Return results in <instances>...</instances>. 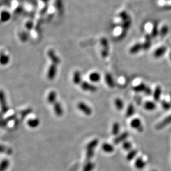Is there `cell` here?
<instances>
[{
  "label": "cell",
  "mask_w": 171,
  "mask_h": 171,
  "mask_svg": "<svg viewBox=\"0 0 171 171\" xmlns=\"http://www.w3.org/2000/svg\"><path fill=\"white\" fill-rule=\"evenodd\" d=\"M94 165L91 162H89L84 167L83 171H92L94 169Z\"/></svg>",
  "instance_id": "e575fe53"
},
{
  "label": "cell",
  "mask_w": 171,
  "mask_h": 171,
  "mask_svg": "<svg viewBox=\"0 0 171 171\" xmlns=\"http://www.w3.org/2000/svg\"><path fill=\"white\" fill-rule=\"evenodd\" d=\"M146 165L145 162L143 161V160L142 159V158H138L136 159L135 162V166L138 169H143Z\"/></svg>",
  "instance_id": "603a6c76"
},
{
  "label": "cell",
  "mask_w": 171,
  "mask_h": 171,
  "mask_svg": "<svg viewBox=\"0 0 171 171\" xmlns=\"http://www.w3.org/2000/svg\"><path fill=\"white\" fill-rule=\"evenodd\" d=\"M123 147L126 150H129L131 148V143L129 142H124L123 144Z\"/></svg>",
  "instance_id": "74e56055"
},
{
  "label": "cell",
  "mask_w": 171,
  "mask_h": 171,
  "mask_svg": "<svg viewBox=\"0 0 171 171\" xmlns=\"http://www.w3.org/2000/svg\"><path fill=\"white\" fill-rule=\"evenodd\" d=\"M170 123H171V115H170L168 116H167L162 121L159 123V124L156 126V129L157 130L162 129L164 127L167 126L168 124H170Z\"/></svg>",
  "instance_id": "8fae6325"
},
{
  "label": "cell",
  "mask_w": 171,
  "mask_h": 171,
  "mask_svg": "<svg viewBox=\"0 0 171 171\" xmlns=\"http://www.w3.org/2000/svg\"><path fill=\"white\" fill-rule=\"evenodd\" d=\"M0 106L3 113H6L8 111V107L6 101V96L2 90H0Z\"/></svg>",
  "instance_id": "277c9868"
},
{
  "label": "cell",
  "mask_w": 171,
  "mask_h": 171,
  "mask_svg": "<svg viewBox=\"0 0 171 171\" xmlns=\"http://www.w3.org/2000/svg\"><path fill=\"white\" fill-rule=\"evenodd\" d=\"M146 86L144 83H141L136 86H135L133 89L136 92H141V91H144L145 89L146 88Z\"/></svg>",
  "instance_id": "d4e9b609"
},
{
  "label": "cell",
  "mask_w": 171,
  "mask_h": 171,
  "mask_svg": "<svg viewBox=\"0 0 171 171\" xmlns=\"http://www.w3.org/2000/svg\"><path fill=\"white\" fill-rule=\"evenodd\" d=\"M100 43L103 49L109 50V42L106 38L102 37L100 39Z\"/></svg>",
  "instance_id": "4316f807"
},
{
  "label": "cell",
  "mask_w": 171,
  "mask_h": 171,
  "mask_svg": "<svg viewBox=\"0 0 171 171\" xmlns=\"http://www.w3.org/2000/svg\"><path fill=\"white\" fill-rule=\"evenodd\" d=\"M98 143V140H97V139L94 140L93 141L90 142L89 144H88V145L87 146V149L94 150V148L96 147V146H97Z\"/></svg>",
  "instance_id": "d6a6232c"
},
{
  "label": "cell",
  "mask_w": 171,
  "mask_h": 171,
  "mask_svg": "<svg viewBox=\"0 0 171 171\" xmlns=\"http://www.w3.org/2000/svg\"><path fill=\"white\" fill-rule=\"evenodd\" d=\"M131 125L133 128L136 129L139 131H143V127L142 126L141 122L140 120H139L138 118L133 119L131 123Z\"/></svg>",
  "instance_id": "7c38bea8"
},
{
  "label": "cell",
  "mask_w": 171,
  "mask_h": 171,
  "mask_svg": "<svg viewBox=\"0 0 171 171\" xmlns=\"http://www.w3.org/2000/svg\"></svg>",
  "instance_id": "b9f144b4"
},
{
  "label": "cell",
  "mask_w": 171,
  "mask_h": 171,
  "mask_svg": "<svg viewBox=\"0 0 171 171\" xmlns=\"http://www.w3.org/2000/svg\"><path fill=\"white\" fill-rule=\"evenodd\" d=\"M161 105L163 107V108L165 110H168L171 108V105L170 103H168V102L165 101V100H163L161 102Z\"/></svg>",
  "instance_id": "d590c367"
},
{
  "label": "cell",
  "mask_w": 171,
  "mask_h": 171,
  "mask_svg": "<svg viewBox=\"0 0 171 171\" xmlns=\"http://www.w3.org/2000/svg\"><path fill=\"white\" fill-rule=\"evenodd\" d=\"M89 80L93 83H97L100 82L101 79V74L97 71L91 72L89 75Z\"/></svg>",
  "instance_id": "9c48e42d"
},
{
  "label": "cell",
  "mask_w": 171,
  "mask_h": 171,
  "mask_svg": "<svg viewBox=\"0 0 171 171\" xmlns=\"http://www.w3.org/2000/svg\"><path fill=\"white\" fill-rule=\"evenodd\" d=\"M47 55L51 62H53L58 65L60 64L61 59L53 49L50 48L47 51Z\"/></svg>",
  "instance_id": "3957f363"
},
{
  "label": "cell",
  "mask_w": 171,
  "mask_h": 171,
  "mask_svg": "<svg viewBox=\"0 0 171 171\" xmlns=\"http://www.w3.org/2000/svg\"></svg>",
  "instance_id": "7bdbcfd3"
},
{
  "label": "cell",
  "mask_w": 171,
  "mask_h": 171,
  "mask_svg": "<svg viewBox=\"0 0 171 171\" xmlns=\"http://www.w3.org/2000/svg\"><path fill=\"white\" fill-rule=\"evenodd\" d=\"M119 125L118 123H115L113 125L112 133L113 135H118V132L119 131Z\"/></svg>",
  "instance_id": "4dcf8cb0"
},
{
  "label": "cell",
  "mask_w": 171,
  "mask_h": 171,
  "mask_svg": "<svg viewBox=\"0 0 171 171\" xmlns=\"http://www.w3.org/2000/svg\"><path fill=\"white\" fill-rule=\"evenodd\" d=\"M72 82L75 85H79L82 83L81 74L80 71H75L73 73L72 75Z\"/></svg>",
  "instance_id": "30bf717a"
},
{
  "label": "cell",
  "mask_w": 171,
  "mask_h": 171,
  "mask_svg": "<svg viewBox=\"0 0 171 171\" xmlns=\"http://www.w3.org/2000/svg\"><path fill=\"white\" fill-rule=\"evenodd\" d=\"M10 61V57L9 53L5 48L0 49V65L5 66L7 65Z\"/></svg>",
  "instance_id": "7a4b0ae2"
},
{
  "label": "cell",
  "mask_w": 171,
  "mask_h": 171,
  "mask_svg": "<svg viewBox=\"0 0 171 171\" xmlns=\"http://www.w3.org/2000/svg\"><path fill=\"white\" fill-rule=\"evenodd\" d=\"M80 85H81V89L84 91L95 92L97 90V87L95 85L88 83L87 82H82V83H81Z\"/></svg>",
  "instance_id": "5b68a950"
},
{
  "label": "cell",
  "mask_w": 171,
  "mask_h": 171,
  "mask_svg": "<svg viewBox=\"0 0 171 171\" xmlns=\"http://www.w3.org/2000/svg\"><path fill=\"white\" fill-rule=\"evenodd\" d=\"M134 111H135V109H134V107L133 106V105L130 104L127 108V112H126V116L127 117L131 116L133 114Z\"/></svg>",
  "instance_id": "836d02e7"
},
{
  "label": "cell",
  "mask_w": 171,
  "mask_h": 171,
  "mask_svg": "<svg viewBox=\"0 0 171 171\" xmlns=\"http://www.w3.org/2000/svg\"><path fill=\"white\" fill-rule=\"evenodd\" d=\"M156 107V105L155 104V103L154 102L152 101H147L145 104H144V107L146 110H149V111H152L154 110Z\"/></svg>",
  "instance_id": "83f0119b"
},
{
  "label": "cell",
  "mask_w": 171,
  "mask_h": 171,
  "mask_svg": "<svg viewBox=\"0 0 171 171\" xmlns=\"http://www.w3.org/2000/svg\"><path fill=\"white\" fill-rule=\"evenodd\" d=\"M12 150L10 148L4 146L3 145H0V153H4L10 155L12 154Z\"/></svg>",
  "instance_id": "f546056e"
},
{
  "label": "cell",
  "mask_w": 171,
  "mask_h": 171,
  "mask_svg": "<svg viewBox=\"0 0 171 171\" xmlns=\"http://www.w3.org/2000/svg\"><path fill=\"white\" fill-rule=\"evenodd\" d=\"M118 18L122 21V22H124L130 19L129 15L127 14V12H124V11L121 12L119 13Z\"/></svg>",
  "instance_id": "cb8c5ba5"
},
{
  "label": "cell",
  "mask_w": 171,
  "mask_h": 171,
  "mask_svg": "<svg viewBox=\"0 0 171 171\" xmlns=\"http://www.w3.org/2000/svg\"><path fill=\"white\" fill-rule=\"evenodd\" d=\"M141 49H142L141 43H137L130 48L129 49V53L131 54H135L138 53Z\"/></svg>",
  "instance_id": "4fadbf2b"
},
{
  "label": "cell",
  "mask_w": 171,
  "mask_h": 171,
  "mask_svg": "<svg viewBox=\"0 0 171 171\" xmlns=\"http://www.w3.org/2000/svg\"><path fill=\"white\" fill-rule=\"evenodd\" d=\"M161 93H162L161 87L159 85L157 86L155 88L154 94V99L156 101H158L159 100Z\"/></svg>",
  "instance_id": "d6986e66"
},
{
  "label": "cell",
  "mask_w": 171,
  "mask_h": 171,
  "mask_svg": "<svg viewBox=\"0 0 171 171\" xmlns=\"http://www.w3.org/2000/svg\"><path fill=\"white\" fill-rule=\"evenodd\" d=\"M53 110L56 115L58 116H61L63 114V109L61 104L59 102H56L53 104Z\"/></svg>",
  "instance_id": "5bb4252c"
},
{
  "label": "cell",
  "mask_w": 171,
  "mask_h": 171,
  "mask_svg": "<svg viewBox=\"0 0 171 171\" xmlns=\"http://www.w3.org/2000/svg\"><path fill=\"white\" fill-rule=\"evenodd\" d=\"M11 17L10 13L6 11H2L0 13V22H6Z\"/></svg>",
  "instance_id": "e0dca14e"
},
{
  "label": "cell",
  "mask_w": 171,
  "mask_h": 171,
  "mask_svg": "<svg viewBox=\"0 0 171 171\" xmlns=\"http://www.w3.org/2000/svg\"><path fill=\"white\" fill-rule=\"evenodd\" d=\"M10 166V161L7 159H3L0 162V171H6Z\"/></svg>",
  "instance_id": "ac0fdd59"
},
{
  "label": "cell",
  "mask_w": 171,
  "mask_h": 171,
  "mask_svg": "<svg viewBox=\"0 0 171 171\" xmlns=\"http://www.w3.org/2000/svg\"><path fill=\"white\" fill-rule=\"evenodd\" d=\"M105 81L106 82L107 85L109 87L113 88L115 86L114 79L111 74L106 73V74L105 75Z\"/></svg>",
  "instance_id": "2e32d148"
},
{
  "label": "cell",
  "mask_w": 171,
  "mask_h": 171,
  "mask_svg": "<svg viewBox=\"0 0 171 171\" xmlns=\"http://www.w3.org/2000/svg\"><path fill=\"white\" fill-rule=\"evenodd\" d=\"M42 2H44V3H47L50 0H41Z\"/></svg>",
  "instance_id": "ab89813d"
},
{
  "label": "cell",
  "mask_w": 171,
  "mask_h": 171,
  "mask_svg": "<svg viewBox=\"0 0 171 171\" xmlns=\"http://www.w3.org/2000/svg\"><path fill=\"white\" fill-rule=\"evenodd\" d=\"M137 154V151L136 150H132L130 151V152L127 156V159L128 161H131L136 157V154Z\"/></svg>",
  "instance_id": "1f68e13d"
},
{
  "label": "cell",
  "mask_w": 171,
  "mask_h": 171,
  "mask_svg": "<svg viewBox=\"0 0 171 171\" xmlns=\"http://www.w3.org/2000/svg\"><path fill=\"white\" fill-rule=\"evenodd\" d=\"M168 32V27L167 25L163 26L159 30H158V34L161 37H164L167 35Z\"/></svg>",
  "instance_id": "484cf974"
},
{
  "label": "cell",
  "mask_w": 171,
  "mask_h": 171,
  "mask_svg": "<svg viewBox=\"0 0 171 171\" xmlns=\"http://www.w3.org/2000/svg\"><path fill=\"white\" fill-rule=\"evenodd\" d=\"M78 107L86 115H90L92 112V109L87 105L82 102H80L78 104Z\"/></svg>",
  "instance_id": "8992f818"
},
{
  "label": "cell",
  "mask_w": 171,
  "mask_h": 171,
  "mask_svg": "<svg viewBox=\"0 0 171 171\" xmlns=\"http://www.w3.org/2000/svg\"><path fill=\"white\" fill-rule=\"evenodd\" d=\"M167 51V48L164 46H160L157 48L154 52V57L155 58H159L162 57Z\"/></svg>",
  "instance_id": "52a82bcc"
},
{
  "label": "cell",
  "mask_w": 171,
  "mask_h": 171,
  "mask_svg": "<svg viewBox=\"0 0 171 171\" xmlns=\"http://www.w3.org/2000/svg\"><path fill=\"white\" fill-rule=\"evenodd\" d=\"M151 38H152V37L149 34H146V35H144V41L142 43V49L147 50L148 49H149V48L150 47V46L151 45Z\"/></svg>",
  "instance_id": "ba28073f"
},
{
  "label": "cell",
  "mask_w": 171,
  "mask_h": 171,
  "mask_svg": "<svg viewBox=\"0 0 171 171\" xmlns=\"http://www.w3.org/2000/svg\"><path fill=\"white\" fill-rule=\"evenodd\" d=\"M57 66L58 64L53 62H51L48 66L47 71V78L48 80H52L56 77L57 73Z\"/></svg>",
  "instance_id": "6da1fadb"
},
{
  "label": "cell",
  "mask_w": 171,
  "mask_h": 171,
  "mask_svg": "<svg viewBox=\"0 0 171 171\" xmlns=\"http://www.w3.org/2000/svg\"><path fill=\"white\" fill-rule=\"evenodd\" d=\"M87 154H86V157L87 159H90L94 154V150H91V149H87Z\"/></svg>",
  "instance_id": "8d00e7d4"
},
{
  "label": "cell",
  "mask_w": 171,
  "mask_h": 171,
  "mask_svg": "<svg viewBox=\"0 0 171 171\" xmlns=\"http://www.w3.org/2000/svg\"><path fill=\"white\" fill-rule=\"evenodd\" d=\"M144 93L147 95H150L152 94V90L149 87H146L144 90Z\"/></svg>",
  "instance_id": "f35d334b"
},
{
  "label": "cell",
  "mask_w": 171,
  "mask_h": 171,
  "mask_svg": "<svg viewBox=\"0 0 171 171\" xmlns=\"http://www.w3.org/2000/svg\"><path fill=\"white\" fill-rule=\"evenodd\" d=\"M114 104L116 108L118 109V110H121L124 108V102L122 100L119 99V98H116L114 100Z\"/></svg>",
  "instance_id": "f1b7e54d"
},
{
  "label": "cell",
  "mask_w": 171,
  "mask_h": 171,
  "mask_svg": "<svg viewBox=\"0 0 171 171\" xmlns=\"http://www.w3.org/2000/svg\"><path fill=\"white\" fill-rule=\"evenodd\" d=\"M28 126L31 128H36L37 127L39 124L40 121L38 118H34V119H30L27 121Z\"/></svg>",
  "instance_id": "44dd1931"
},
{
  "label": "cell",
  "mask_w": 171,
  "mask_h": 171,
  "mask_svg": "<svg viewBox=\"0 0 171 171\" xmlns=\"http://www.w3.org/2000/svg\"><path fill=\"white\" fill-rule=\"evenodd\" d=\"M170 59H171V53H170Z\"/></svg>",
  "instance_id": "60d3db41"
},
{
  "label": "cell",
  "mask_w": 171,
  "mask_h": 171,
  "mask_svg": "<svg viewBox=\"0 0 171 171\" xmlns=\"http://www.w3.org/2000/svg\"><path fill=\"white\" fill-rule=\"evenodd\" d=\"M102 148L104 151H105L106 152H108V153L112 152L114 150V147L112 146V145L109 143H103L102 146Z\"/></svg>",
  "instance_id": "7402d4cb"
},
{
  "label": "cell",
  "mask_w": 171,
  "mask_h": 171,
  "mask_svg": "<svg viewBox=\"0 0 171 171\" xmlns=\"http://www.w3.org/2000/svg\"><path fill=\"white\" fill-rule=\"evenodd\" d=\"M57 94L56 91L52 90L49 92L47 96V101L51 104H54L56 102Z\"/></svg>",
  "instance_id": "9a60e30c"
},
{
  "label": "cell",
  "mask_w": 171,
  "mask_h": 171,
  "mask_svg": "<svg viewBox=\"0 0 171 171\" xmlns=\"http://www.w3.org/2000/svg\"><path fill=\"white\" fill-rule=\"evenodd\" d=\"M128 136V134L127 133V132H124L122 134H121V135L117 137L114 139V142L115 144H118L119 143L124 141L125 139H126L127 138Z\"/></svg>",
  "instance_id": "ffe728a7"
}]
</instances>
